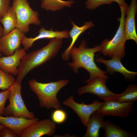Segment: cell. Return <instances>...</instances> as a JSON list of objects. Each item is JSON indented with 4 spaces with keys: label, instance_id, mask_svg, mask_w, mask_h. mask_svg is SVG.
Here are the masks:
<instances>
[{
    "label": "cell",
    "instance_id": "cell-15",
    "mask_svg": "<svg viewBox=\"0 0 137 137\" xmlns=\"http://www.w3.org/2000/svg\"><path fill=\"white\" fill-rule=\"evenodd\" d=\"M96 61L105 65L107 67L106 71L109 74H112L115 72L119 73L128 81L134 80L137 74V72L127 70L122 64L121 59L117 58H112L110 59L107 60L100 57L97 58Z\"/></svg>",
    "mask_w": 137,
    "mask_h": 137
},
{
    "label": "cell",
    "instance_id": "cell-3",
    "mask_svg": "<svg viewBox=\"0 0 137 137\" xmlns=\"http://www.w3.org/2000/svg\"><path fill=\"white\" fill-rule=\"evenodd\" d=\"M68 79L61 80L56 81L42 83L35 79L29 82L30 89L36 95L40 107L47 110L61 107L60 102L57 97V93L62 88L69 83Z\"/></svg>",
    "mask_w": 137,
    "mask_h": 137
},
{
    "label": "cell",
    "instance_id": "cell-12",
    "mask_svg": "<svg viewBox=\"0 0 137 137\" xmlns=\"http://www.w3.org/2000/svg\"><path fill=\"white\" fill-rule=\"evenodd\" d=\"M23 48L17 49L12 55L0 57V68L4 72L17 76L21 60L26 54Z\"/></svg>",
    "mask_w": 137,
    "mask_h": 137
},
{
    "label": "cell",
    "instance_id": "cell-22",
    "mask_svg": "<svg viewBox=\"0 0 137 137\" xmlns=\"http://www.w3.org/2000/svg\"><path fill=\"white\" fill-rule=\"evenodd\" d=\"M121 102H133L137 100V86L131 84L122 93L112 99Z\"/></svg>",
    "mask_w": 137,
    "mask_h": 137
},
{
    "label": "cell",
    "instance_id": "cell-27",
    "mask_svg": "<svg viewBox=\"0 0 137 137\" xmlns=\"http://www.w3.org/2000/svg\"><path fill=\"white\" fill-rule=\"evenodd\" d=\"M10 0H0V18L7 12L10 7Z\"/></svg>",
    "mask_w": 137,
    "mask_h": 137
},
{
    "label": "cell",
    "instance_id": "cell-2",
    "mask_svg": "<svg viewBox=\"0 0 137 137\" xmlns=\"http://www.w3.org/2000/svg\"><path fill=\"white\" fill-rule=\"evenodd\" d=\"M62 44V39H51L46 46L26 54L22 59L18 67L16 81L21 82L29 72L54 57L58 52Z\"/></svg>",
    "mask_w": 137,
    "mask_h": 137
},
{
    "label": "cell",
    "instance_id": "cell-30",
    "mask_svg": "<svg viewBox=\"0 0 137 137\" xmlns=\"http://www.w3.org/2000/svg\"><path fill=\"white\" fill-rule=\"evenodd\" d=\"M1 19L0 18V38L4 35L3 28L1 24Z\"/></svg>",
    "mask_w": 137,
    "mask_h": 137
},
{
    "label": "cell",
    "instance_id": "cell-28",
    "mask_svg": "<svg viewBox=\"0 0 137 137\" xmlns=\"http://www.w3.org/2000/svg\"><path fill=\"white\" fill-rule=\"evenodd\" d=\"M15 133L9 128L5 126L0 131V137H17Z\"/></svg>",
    "mask_w": 137,
    "mask_h": 137
},
{
    "label": "cell",
    "instance_id": "cell-11",
    "mask_svg": "<svg viewBox=\"0 0 137 137\" xmlns=\"http://www.w3.org/2000/svg\"><path fill=\"white\" fill-rule=\"evenodd\" d=\"M25 34L16 28L0 38V51L6 56L13 54L20 48Z\"/></svg>",
    "mask_w": 137,
    "mask_h": 137
},
{
    "label": "cell",
    "instance_id": "cell-32",
    "mask_svg": "<svg viewBox=\"0 0 137 137\" xmlns=\"http://www.w3.org/2000/svg\"><path fill=\"white\" fill-rule=\"evenodd\" d=\"M2 53L0 51V57H1L2 56Z\"/></svg>",
    "mask_w": 137,
    "mask_h": 137
},
{
    "label": "cell",
    "instance_id": "cell-4",
    "mask_svg": "<svg viewBox=\"0 0 137 137\" xmlns=\"http://www.w3.org/2000/svg\"><path fill=\"white\" fill-rule=\"evenodd\" d=\"M121 13L118 19L119 24L114 37L110 40L106 39L100 45V52L105 56L121 59L125 55V45L127 40L125 31V18L126 9L120 7Z\"/></svg>",
    "mask_w": 137,
    "mask_h": 137
},
{
    "label": "cell",
    "instance_id": "cell-1",
    "mask_svg": "<svg viewBox=\"0 0 137 137\" xmlns=\"http://www.w3.org/2000/svg\"><path fill=\"white\" fill-rule=\"evenodd\" d=\"M100 45L88 48L87 42L84 40L81 42L78 47L74 45L71 51L70 56L72 61L68 62L67 65L75 73H78V69L81 67L88 71L90 76L89 79L84 81L86 83L97 77H104L107 79L109 78L106 75V72L100 69L94 61L95 53L100 52Z\"/></svg>",
    "mask_w": 137,
    "mask_h": 137
},
{
    "label": "cell",
    "instance_id": "cell-16",
    "mask_svg": "<svg viewBox=\"0 0 137 137\" xmlns=\"http://www.w3.org/2000/svg\"><path fill=\"white\" fill-rule=\"evenodd\" d=\"M137 10V0H131L130 5L126 10L125 18V31L127 40H133L137 43L135 17Z\"/></svg>",
    "mask_w": 137,
    "mask_h": 137
},
{
    "label": "cell",
    "instance_id": "cell-7",
    "mask_svg": "<svg viewBox=\"0 0 137 137\" xmlns=\"http://www.w3.org/2000/svg\"><path fill=\"white\" fill-rule=\"evenodd\" d=\"M107 79L104 77H97L88 83L86 85L78 89L79 95L85 93L92 94L105 101L112 99L118 95L112 92L107 88L106 83Z\"/></svg>",
    "mask_w": 137,
    "mask_h": 137
},
{
    "label": "cell",
    "instance_id": "cell-29",
    "mask_svg": "<svg viewBox=\"0 0 137 137\" xmlns=\"http://www.w3.org/2000/svg\"><path fill=\"white\" fill-rule=\"evenodd\" d=\"M113 2L117 3L119 4V7H122L127 9L128 5L125 0H111Z\"/></svg>",
    "mask_w": 137,
    "mask_h": 137
},
{
    "label": "cell",
    "instance_id": "cell-31",
    "mask_svg": "<svg viewBox=\"0 0 137 137\" xmlns=\"http://www.w3.org/2000/svg\"><path fill=\"white\" fill-rule=\"evenodd\" d=\"M5 126L4 125L0 124V130L4 127Z\"/></svg>",
    "mask_w": 137,
    "mask_h": 137
},
{
    "label": "cell",
    "instance_id": "cell-6",
    "mask_svg": "<svg viewBox=\"0 0 137 137\" xmlns=\"http://www.w3.org/2000/svg\"><path fill=\"white\" fill-rule=\"evenodd\" d=\"M11 7L17 19L16 28L25 34L29 30L30 25L41 24L38 13L31 7L27 0H13Z\"/></svg>",
    "mask_w": 137,
    "mask_h": 137
},
{
    "label": "cell",
    "instance_id": "cell-25",
    "mask_svg": "<svg viewBox=\"0 0 137 137\" xmlns=\"http://www.w3.org/2000/svg\"><path fill=\"white\" fill-rule=\"evenodd\" d=\"M113 2L111 0H87L85 3L87 9H95L99 6L104 4H110Z\"/></svg>",
    "mask_w": 137,
    "mask_h": 137
},
{
    "label": "cell",
    "instance_id": "cell-26",
    "mask_svg": "<svg viewBox=\"0 0 137 137\" xmlns=\"http://www.w3.org/2000/svg\"><path fill=\"white\" fill-rule=\"evenodd\" d=\"M10 92L9 89L0 92V115L3 116L5 105Z\"/></svg>",
    "mask_w": 137,
    "mask_h": 137
},
{
    "label": "cell",
    "instance_id": "cell-9",
    "mask_svg": "<svg viewBox=\"0 0 137 137\" xmlns=\"http://www.w3.org/2000/svg\"><path fill=\"white\" fill-rule=\"evenodd\" d=\"M56 129L55 123L49 119L39 120L25 128L22 132L21 137H41L46 135H53Z\"/></svg>",
    "mask_w": 137,
    "mask_h": 137
},
{
    "label": "cell",
    "instance_id": "cell-20",
    "mask_svg": "<svg viewBox=\"0 0 137 137\" xmlns=\"http://www.w3.org/2000/svg\"><path fill=\"white\" fill-rule=\"evenodd\" d=\"M3 25L4 35H6L16 28L17 19L15 13L10 6L7 12L1 19Z\"/></svg>",
    "mask_w": 137,
    "mask_h": 137
},
{
    "label": "cell",
    "instance_id": "cell-24",
    "mask_svg": "<svg viewBox=\"0 0 137 137\" xmlns=\"http://www.w3.org/2000/svg\"><path fill=\"white\" fill-rule=\"evenodd\" d=\"M66 112L63 110L56 109L52 112L51 115L52 120L55 123L61 124L64 122L67 118Z\"/></svg>",
    "mask_w": 137,
    "mask_h": 137
},
{
    "label": "cell",
    "instance_id": "cell-23",
    "mask_svg": "<svg viewBox=\"0 0 137 137\" xmlns=\"http://www.w3.org/2000/svg\"><path fill=\"white\" fill-rule=\"evenodd\" d=\"M16 80L12 75L0 68V89L5 91L9 89L15 83Z\"/></svg>",
    "mask_w": 137,
    "mask_h": 137
},
{
    "label": "cell",
    "instance_id": "cell-18",
    "mask_svg": "<svg viewBox=\"0 0 137 137\" xmlns=\"http://www.w3.org/2000/svg\"><path fill=\"white\" fill-rule=\"evenodd\" d=\"M91 116L88 121L87 131L84 137H98L100 129L101 127L104 128V116L102 114L97 110Z\"/></svg>",
    "mask_w": 137,
    "mask_h": 137
},
{
    "label": "cell",
    "instance_id": "cell-13",
    "mask_svg": "<svg viewBox=\"0 0 137 137\" xmlns=\"http://www.w3.org/2000/svg\"><path fill=\"white\" fill-rule=\"evenodd\" d=\"M70 38L69 32L67 30L54 31L52 28L47 30L42 27L39 30L38 34L35 37L28 38L25 36L22 41L21 44L24 48L27 50L32 46L35 41L39 40L55 38L62 39Z\"/></svg>",
    "mask_w": 137,
    "mask_h": 137
},
{
    "label": "cell",
    "instance_id": "cell-8",
    "mask_svg": "<svg viewBox=\"0 0 137 137\" xmlns=\"http://www.w3.org/2000/svg\"><path fill=\"white\" fill-rule=\"evenodd\" d=\"M103 103L95 100L93 102L89 104L83 102L79 103L74 100L72 95L62 102L63 105L71 108L75 112L83 126L86 127L92 113L100 107Z\"/></svg>",
    "mask_w": 137,
    "mask_h": 137
},
{
    "label": "cell",
    "instance_id": "cell-10",
    "mask_svg": "<svg viewBox=\"0 0 137 137\" xmlns=\"http://www.w3.org/2000/svg\"><path fill=\"white\" fill-rule=\"evenodd\" d=\"M133 105V102H121L110 99L105 101L97 110L104 116L125 118L128 116Z\"/></svg>",
    "mask_w": 137,
    "mask_h": 137
},
{
    "label": "cell",
    "instance_id": "cell-21",
    "mask_svg": "<svg viewBox=\"0 0 137 137\" xmlns=\"http://www.w3.org/2000/svg\"><path fill=\"white\" fill-rule=\"evenodd\" d=\"M41 7L47 11H56L65 7H71L74 3L72 0H42Z\"/></svg>",
    "mask_w": 137,
    "mask_h": 137
},
{
    "label": "cell",
    "instance_id": "cell-17",
    "mask_svg": "<svg viewBox=\"0 0 137 137\" xmlns=\"http://www.w3.org/2000/svg\"><path fill=\"white\" fill-rule=\"evenodd\" d=\"M71 23L72 27L69 33L70 37L72 39L71 42L69 46L61 55L62 59L65 61H67L69 59L71 51L80 35L88 29L94 26L93 22L90 21L85 22L84 24L81 27L78 26L73 21L71 22Z\"/></svg>",
    "mask_w": 137,
    "mask_h": 137
},
{
    "label": "cell",
    "instance_id": "cell-14",
    "mask_svg": "<svg viewBox=\"0 0 137 137\" xmlns=\"http://www.w3.org/2000/svg\"><path fill=\"white\" fill-rule=\"evenodd\" d=\"M39 120L38 118L31 119L12 116H3L0 115V124L12 130L20 137L23 130L26 128Z\"/></svg>",
    "mask_w": 137,
    "mask_h": 137
},
{
    "label": "cell",
    "instance_id": "cell-5",
    "mask_svg": "<svg viewBox=\"0 0 137 137\" xmlns=\"http://www.w3.org/2000/svg\"><path fill=\"white\" fill-rule=\"evenodd\" d=\"M21 88V82L16 81L9 88L8 99L9 103L5 107L4 115L5 116L33 119L35 117V114L29 111L26 107L22 96Z\"/></svg>",
    "mask_w": 137,
    "mask_h": 137
},
{
    "label": "cell",
    "instance_id": "cell-19",
    "mask_svg": "<svg viewBox=\"0 0 137 137\" xmlns=\"http://www.w3.org/2000/svg\"><path fill=\"white\" fill-rule=\"evenodd\" d=\"M104 137H136L130 133L121 129L118 125L108 120L104 121Z\"/></svg>",
    "mask_w": 137,
    "mask_h": 137
}]
</instances>
